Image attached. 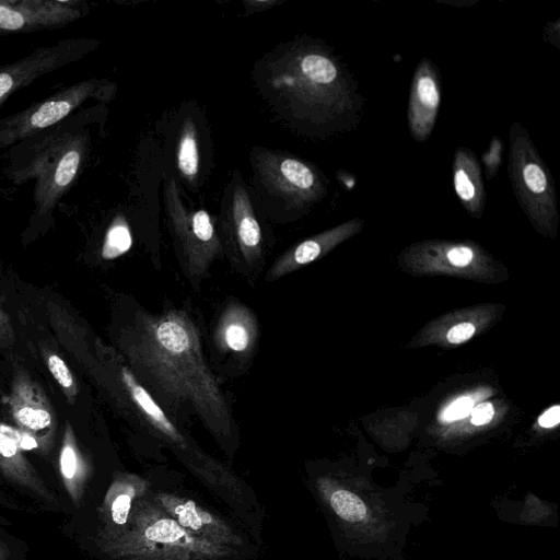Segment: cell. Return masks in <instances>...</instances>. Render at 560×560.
<instances>
[{"instance_id": "cell-21", "label": "cell", "mask_w": 560, "mask_h": 560, "mask_svg": "<svg viewBox=\"0 0 560 560\" xmlns=\"http://www.w3.org/2000/svg\"><path fill=\"white\" fill-rule=\"evenodd\" d=\"M334 512L343 521L352 524L363 523L368 520L366 504L352 491L338 488L329 498Z\"/></svg>"}, {"instance_id": "cell-34", "label": "cell", "mask_w": 560, "mask_h": 560, "mask_svg": "<svg viewBox=\"0 0 560 560\" xmlns=\"http://www.w3.org/2000/svg\"><path fill=\"white\" fill-rule=\"evenodd\" d=\"M11 555L9 546L0 539V560H8Z\"/></svg>"}, {"instance_id": "cell-11", "label": "cell", "mask_w": 560, "mask_h": 560, "mask_svg": "<svg viewBox=\"0 0 560 560\" xmlns=\"http://www.w3.org/2000/svg\"><path fill=\"white\" fill-rule=\"evenodd\" d=\"M221 224L226 244L248 266L262 252V231L253 199L243 178L234 174L222 199Z\"/></svg>"}, {"instance_id": "cell-17", "label": "cell", "mask_w": 560, "mask_h": 560, "mask_svg": "<svg viewBox=\"0 0 560 560\" xmlns=\"http://www.w3.org/2000/svg\"><path fill=\"white\" fill-rule=\"evenodd\" d=\"M58 460L63 487L73 504L79 506L89 476V464L69 421H66L63 428Z\"/></svg>"}, {"instance_id": "cell-10", "label": "cell", "mask_w": 560, "mask_h": 560, "mask_svg": "<svg viewBox=\"0 0 560 560\" xmlns=\"http://www.w3.org/2000/svg\"><path fill=\"white\" fill-rule=\"evenodd\" d=\"M88 13L82 0H0V36L63 28Z\"/></svg>"}, {"instance_id": "cell-32", "label": "cell", "mask_w": 560, "mask_h": 560, "mask_svg": "<svg viewBox=\"0 0 560 560\" xmlns=\"http://www.w3.org/2000/svg\"><path fill=\"white\" fill-rule=\"evenodd\" d=\"M559 421H560L559 406L551 407L546 412H544L538 419V423L544 428L555 427L559 423Z\"/></svg>"}, {"instance_id": "cell-18", "label": "cell", "mask_w": 560, "mask_h": 560, "mask_svg": "<svg viewBox=\"0 0 560 560\" xmlns=\"http://www.w3.org/2000/svg\"><path fill=\"white\" fill-rule=\"evenodd\" d=\"M117 368L121 384L128 392L133 404L144 415L149 422L173 441L182 443L183 436L178 430L165 415L163 409L158 405L154 398L138 381L132 371L124 364H117Z\"/></svg>"}, {"instance_id": "cell-20", "label": "cell", "mask_w": 560, "mask_h": 560, "mask_svg": "<svg viewBox=\"0 0 560 560\" xmlns=\"http://www.w3.org/2000/svg\"><path fill=\"white\" fill-rule=\"evenodd\" d=\"M39 349L46 366L62 389L67 402L69 405H73L77 400L80 388L71 370L50 346L40 343Z\"/></svg>"}, {"instance_id": "cell-2", "label": "cell", "mask_w": 560, "mask_h": 560, "mask_svg": "<svg viewBox=\"0 0 560 560\" xmlns=\"http://www.w3.org/2000/svg\"><path fill=\"white\" fill-rule=\"evenodd\" d=\"M129 361L172 399L189 402L213 430L231 425V413L201 351L199 331L182 311L140 313L121 337Z\"/></svg>"}, {"instance_id": "cell-25", "label": "cell", "mask_w": 560, "mask_h": 560, "mask_svg": "<svg viewBox=\"0 0 560 560\" xmlns=\"http://www.w3.org/2000/svg\"><path fill=\"white\" fill-rule=\"evenodd\" d=\"M503 160V143L500 137L493 136L489 142L488 149L481 156L485 176L488 180L492 179L499 172Z\"/></svg>"}, {"instance_id": "cell-12", "label": "cell", "mask_w": 560, "mask_h": 560, "mask_svg": "<svg viewBox=\"0 0 560 560\" xmlns=\"http://www.w3.org/2000/svg\"><path fill=\"white\" fill-rule=\"evenodd\" d=\"M441 103V79L438 69L422 58L410 84L407 119L410 135L417 142L427 141L435 126Z\"/></svg>"}, {"instance_id": "cell-14", "label": "cell", "mask_w": 560, "mask_h": 560, "mask_svg": "<svg viewBox=\"0 0 560 560\" xmlns=\"http://www.w3.org/2000/svg\"><path fill=\"white\" fill-rule=\"evenodd\" d=\"M258 335L257 319L238 302L229 303L221 313L214 332L217 346L224 352L247 355Z\"/></svg>"}, {"instance_id": "cell-7", "label": "cell", "mask_w": 560, "mask_h": 560, "mask_svg": "<svg viewBox=\"0 0 560 560\" xmlns=\"http://www.w3.org/2000/svg\"><path fill=\"white\" fill-rule=\"evenodd\" d=\"M164 206L168 228L182 262L191 277H202L222 250V244L209 212L184 201L176 179L164 183Z\"/></svg>"}, {"instance_id": "cell-24", "label": "cell", "mask_w": 560, "mask_h": 560, "mask_svg": "<svg viewBox=\"0 0 560 560\" xmlns=\"http://www.w3.org/2000/svg\"><path fill=\"white\" fill-rule=\"evenodd\" d=\"M106 505L112 522L115 525H125L131 509V497L119 492L115 483L107 495Z\"/></svg>"}, {"instance_id": "cell-22", "label": "cell", "mask_w": 560, "mask_h": 560, "mask_svg": "<svg viewBox=\"0 0 560 560\" xmlns=\"http://www.w3.org/2000/svg\"><path fill=\"white\" fill-rule=\"evenodd\" d=\"M132 245V236L124 219H116L108 228L102 256L104 259H115L127 253Z\"/></svg>"}, {"instance_id": "cell-13", "label": "cell", "mask_w": 560, "mask_h": 560, "mask_svg": "<svg viewBox=\"0 0 560 560\" xmlns=\"http://www.w3.org/2000/svg\"><path fill=\"white\" fill-rule=\"evenodd\" d=\"M0 474L10 482L28 490L51 504L57 500L23 453L20 439L10 429L0 428Z\"/></svg>"}, {"instance_id": "cell-3", "label": "cell", "mask_w": 560, "mask_h": 560, "mask_svg": "<svg viewBox=\"0 0 560 560\" xmlns=\"http://www.w3.org/2000/svg\"><path fill=\"white\" fill-rule=\"evenodd\" d=\"M97 106L82 107L59 124L8 150L5 177L14 185L34 180L27 234L47 229L57 205L84 170L92 149L91 125Z\"/></svg>"}, {"instance_id": "cell-9", "label": "cell", "mask_w": 560, "mask_h": 560, "mask_svg": "<svg viewBox=\"0 0 560 560\" xmlns=\"http://www.w3.org/2000/svg\"><path fill=\"white\" fill-rule=\"evenodd\" d=\"M98 45L100 42L92 38L71 37L40 46L23 58L0 65V106L18 91L45 74L81 60Z\"/></svg>"}, {"instance_id": "cell-19", "label": "cell", "mask_w": 560, "mask_h": 560, "mask_svg": "<svg viewBox=\"0 0 560 560\" xmlns=\"http://www.w3.org/2000/svg\"><path fill=\"white\" fill-rule=\"evenodd\" d=\"M176 166L188 184L196 185L201 172L200 133L191 117L183 121L176 141Z\"/></svg>"}, {"instance_id": "cell-1", "label": "cell", "mask_w": 560, "mask_h": 560, "mask_svg": "<svg viewBox=\"0 0 560 560\" xmlns=\"http://www.w3.org/2000/svg\"><path fill=\"white\" fill-rule=\"evenodd\" d=\"M257 66L255 80L261 93L296 128L315 133L349 128L361 109L349 71L313 39L282 44Z\"/></svg>"}, {"instance_id": "cell-8", "label": "cell", "mask_w": 560, "mask_h": 560, "mask_svg": "<svg viewBox=\"0 0 560 560\" xmlns=\"http://www.w3.org/2000/svg\"><path fill=\"white\" fill-rule=\"evenodd\" d=\"M3 401L19 433L31 441L32 447L47 453L57 430L55 409L40 385L19 365L14 366L11 390Z\"/></svg>"}, {"instance_id": "cell-31", "label": "cell", "mask_w": 560, "mask_h": 560, "mask_svg": "<svg viewBox=\"0 0 560 560\" xmlns=\"http://www.w3.org/2000/svg\"><path fill=\"white\" fill-rule=\"evenodd\" d=\"M494 409L490 402L479 404L471 410V422L476 425H482L493 418Z\"/></svg>"}, {"instance_id": "cell-30", "label": "cell", "mask_w": 560, "mask_h": 560, "mask_svg": "<svg viewBox=\"0 0 560 560\" xmlns=\"http://www.w3.org/2000/svg\"><path fill=\"white\" fill-rule=\"evenodd\" d=\"M475 332V326L470 323H462L450 329L447 339L452 343H459L469 339Z\"/></svg>"}, {"instance_id": "cell-15", "label": "cell", "mask_w": 560, "mask_h": 560, "mask_svg": "<svg viewBox=\"0 0 560 560\" xmlns=\"http://www.w3.org/2000/svg\"><path fill=\"white\" fill-rule=\"evenodd\" d=\"M362 222L360 219L350 220L337 228L317 236L305 240L281 255L270 267L266 279L277 280L298 268L318 258L327 248L354 233Z\"/></svg>"}, {"instance_id": "cell-16", "label": "cell", "mask_w": 560, "mask_h": 560, "mask_svg": "<svg viewBox=\"0 0 560 560\" xmlns=\"http://www.w3.org/2000/svg\"><path fill=\"white\" fill-rule=\"evenodd\" d=\"M454 191L466 211L480 217L486 205L482 168L474 151L466 147L456 149L452 165Z\"/></svg>"}, {"instance_id": "cell-26", "label": "cell", "mask_w": 560, "mask_h": 560, "mask_svg": "<svg viewBox=\"0 0 560 560\" xmlns=\"http://www.w3.org/2000/svg\"><path fill=\"white\" fill-rule=\"evenodd\" d=\"M178 522L182 526L198 530L202 527L203 521L197 511L195 502L187 501L175 509Z\"/></svg>"}, {"instance_id": "cell-5", "label": "cell", "mask_w": 560, "mask_h": 560, "mask_svg": "<svg viewBox=\"0 0 560 560\" xmlns=\"http://www.w3.org/2000/svg\"><path fill=\"white\" fill-rule=\"evenodd\" d=\"M509 177L523 211L542 230L558 221V203L552 176L527 130L514 121L509 131Z\"/></svg>"}, {"instance_id": "cell-23", "label": "cell", "mask_w": 560, "mask_h": 560, "mask_svg": "<svg viewBox=\"0 0 560 560\" xmlns=\"http://www.w3.org/2000/svg\"><path fill=\"white\" fill-rule=\"evenodd\" d=\"M145 538L151 541L175 544L186 537L184 529L173 520L163 518L145 529Z\"/></svg>"}, {"instance_id": "cell-27", "label": "cell", "mask_w": 560, "mask_h": 560, "mask_svg": "<svg viewBox=\"0 0 560 560\" xmlns=\"http://www.w3.org/2000/svg\"><path fill=\"white\" fill-rule=\"evenodd\" d=\"M474 401L469 397H460L451 404L443 413L445 421L458 420L467 417L472 410Z\"/></svg>"}, {"instance_id": "cell-33", "label": "cell", "mask_w": 560, "mask_h": 560, "mask_svg": "<svg viewBox=\"0 0 560 560\" xmlns=\"http://www.w3.org/2000/svg\"><path fill=\"white\" fill-rule=\"evenodd\" d=\"M278 1L273 0H247L244 1L245 9L249 12H256L266 10L272 5H276Z\"/></svg>"}, {"instance_id": "cell-4", "label": "cell", "mask_w": 560, "mask_h": 560, "mask_svg": "<svg viewBox=\"0 0 560 560\" xmlns=\"http://www.w3.org/2000/svg\"><path fill=\"white\" fill-rule=\"evenodd\" d=\"M250 161L257 194L268 206L287 213H302L327 194L323 176L303 160L281 151L256 148Z\"/></svg>"}, {"instance_id": "cell-29", "label": "cell", "mask_w": 560, "mask_h": 560, "mask_svg": "<svg viewBox=\"0 0 560 560\" xmlns=\"http://www.w3.org/2000/svg\"><path fill=\"white\" fill-rule=\"evenodd\" d=\"M446 257L453 265L464 267L471 262L474 252L467 246H454L447 250Z\"/></svg>"}, {"instance_id": "cell-6", "label": "cell", "mask_w": 560, "mask_h": 560, "mask_svg": "<svg viewBox=\"0 0 560 560\" xmlns=\"http://www.w3.org/2000/svg\"><path fill=\"white\" fill-rule=\"evenodd\" d=\"M116 90V84L107 79H85L1 118L0 150L10 149L27 137L59 124L91 100L108 103Z\"/></svg>"}, {"instance_id": "cell-28", "label": "cell", "mask_w": 560, "mask_h": 560, "mask_svg": "<svg viewBox=\"0 0 560 560\" xmlns=\"http://www.w3.org/2000/svg\"><path fill=\"white\" fill-rule=\"evenodd\" d=\"M14 342V329L9 314L0 302V349L11 347Z\"/></svg>"}]
</instances>
